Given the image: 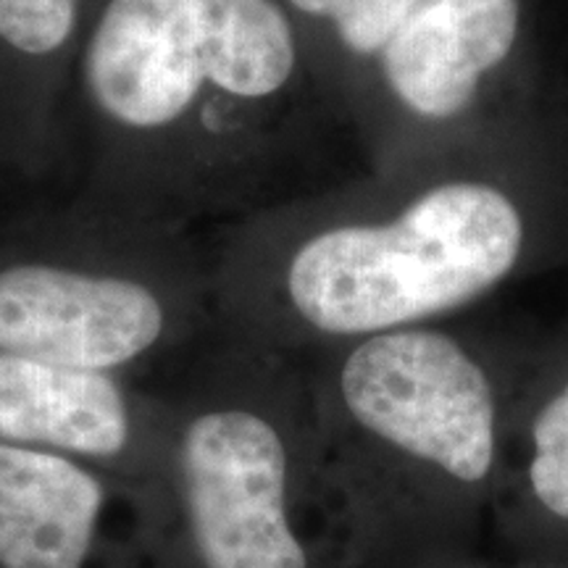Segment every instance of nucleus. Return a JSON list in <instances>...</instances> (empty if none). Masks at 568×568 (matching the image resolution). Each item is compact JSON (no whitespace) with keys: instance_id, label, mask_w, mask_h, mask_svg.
I'll return each instance as SVG.
<instances>
[{"instance_id":"3","label":"nucleus","mask_w":568,"mask_h":568,"mask_svg":"<svg viewBox=\"0 0 568 568\" xmlns=\"http://www.w3.org/2000/svg\"><path fill=\"white\" fill-rule=\"evenodd\" d=\"M355 422L453 479L481 481L495 460V397L456 339L432 329L376 332L339 374Z\"/></svg>"},{"instance_id":"2","label":"nucleus","mask_w":568,"mask_h":568,"mask_svg":"<svg viewBox=\"0 0 568 568\" xmlns=\"http://www.w3.org/2000/svg\"><path fill=\"white\" fill-rule=\"evenodd\" d=\"M301 69L276 0H109L84 48L82 80L105 122L163 134L224 98L261 111Z\"/></svg>"},{"instance_id":"6","label":"nucleus","mask_w":568,"mask_h":568,"mask_svg":"<svg viewBox=\"0 0 568 568\" xmlns=\"http://www.w3.org/2000/svg\"><path fill=\"white\" fill-rule=\"evenodd\" d=\"M524 0H424L379 55L393 101L422 122H456L514 59Z\"/></svg>"},{"instance_id":"5","label":"nucleus","mask_w":568,"mask_h":568,"mask_svg":"<svg viewBox=\"0 0 568 568\" xmlns=\"http://www.w3.org/2000/svg\"><path fill=\"white\" fill-rule=\"evenodd\" d=\"M166 308L148 284L45 261L0 264V353L111 372L159 345Z\"/></svg>"},{"instance_id":"1","label":"nucleus","mask_w":568,"mask_h":568,"mask_svg":"<svg viewBox=\"0 0 568 568\" xmlns=\"http://www.w3.org/2000/svg\"><path fill=\"white\" fill-rule=\"evenodd\" d=\"M524 213L487 180H447L387 222L308 237L287 266L297 316L324 335H376L477 301L514 272Z\"/></svg>"},{"instance_id":"9","label":"nucleus","mask_w":568,"mask_h":568,"mask_svg":"<svg viewBox=\"0 0 568 568\" xmlns=\"http://www.w3.org/2000/svg\"><path fill=\"white\" fill-rule=\"evenodd\" d=\"M303 17L332 27L353 59L379 61L424 0H287Z\"/></svg>"},{"instance_id":"4","label":"nucleus","mask_w":568,"mask_h":568,"mask_svg":"<svg viewBox=\"0 0 568 568\" xmlns=\"http://www.w3.org/2000/svg\"><path fill=\"white\" fill-rule=\"evenodd\" d=\"M182 481L205 568H308L287 514V453L268 418L197 416L182 439Z\"/></svg>"},{"instance_id":"8","label":"nucleus","mask_w":568,"mask_h":568,"mask_svg":"<svg viewBox=\"0 0 568 568\" xmlns=\"http://www.w3.org/2000/svg\"><path fill=\"white\" fill-rule=\"evenodd\" d=\"M130 439V410L109 372L0 353V443L113 458Z\"/></svg>"},{"instance_id":"7","label":"nucleus","mask_w":568,"mask_h":568,"mask_svg":"<svg viewBox=\"0 0 568 568\" xmlns=\"http://www.w3.org/2000/svg\"><path fill=\"white\" fill-rule=\"evenodd\" d=\"M101 510L103 485L88 468L0 443V568H82Z\"/></svg>"},{"instance_id":"11","label":"nucleus","mask_w":568,"mask_h":568,"mask_svg":"<svg viewBox=\"0 0 568 568\" xmlns=\"http://www.w3.org/2000/svg\"><path fill=\"white\" fill-rule=\"evenodd\" d=\"M529 479L537 500L568 521V385L539 410Z\"/></svg>"},{"instance_id":"10","label":"nucleus","mask_w":568,"mask_h":568,"mask_svg":"<svg viewBox=\"0 0 568 568\" xmlns=\"http://www.w3.org/2000/svg\"><path fill=\"white\" fill-rule=\"evenodd\" d=\"M80 0H0V59L53 61L74 40Z\"/></svg>"}]
</instances>
